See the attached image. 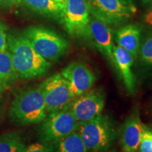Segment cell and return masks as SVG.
Segmentation results:
<instances>
[{"instance_id": "24", "label": "cell", "mask_w": 152, "mask_h": 152, "mask_svg": "<svg viewBox=\"0 0 152 152\" xmlns=\"http://www.w3.org/2000/svg\"><path fill=\"white\" fill-rule=\"evenodd\" d=\"M22 0H0V7H12L18 5Z\"/></svg>"}, {"instance_id": "14", "label": "cell", "mask_w": 152, "mask_h": 152, "mask_svg": "<svg viewBox=\"0 0 152 152\" xmlns=\"http://www.w3.org/2000/svg\"><path fill=\"white\" fill-rule=\"evenodd\" d=\"M142 30L137 25L129 24L118 30L115 39L118 45L127 50L135 58L139 54Z\"/></svg>"}, {"instance_id": "16", "label": "cell", "mask_w": 152, "mask_h": 152, "mask_svg": "<svg viewBox=\"0 0 152 152\" xmlns=\"http://www.w3.org/2000/svg\"><path fill=\"white\" fill-rule=\"evenodd\" d=\"M52 146L51 152H89L78 132L74 131Z\"/></svg>"}, {"instance_id": "10", "label": "cell", "mask_w": 152, "mask_h": 152, "mask_svg": "<svg viewBox=\"0 0 152 152\" xmlns=\"http://www.w3.org/2000/svg\"><path fill=\"white\" fill-rule=\"evenodd\" d=\"M61 74L68 81L75 97L90 90L96 81L94 73L86 64L80 61H73L68 64Z\"/></svg>"}, {"instance_id": "29", "label": "cell", "mask_w": 152, "mask_h": 152, "mask_svg": "<svg viewBox=\"0 0 152 152\" xmlns=\"http://www.w3.org/2000/svg\"><path fill=\"white\" fill-rule=\"evenodd\" d=\"M110 152H117V151H115V150H113V151H111Z\"/></svg>"}, {"instance_id": "6", "label": "cell", "mask_w": 152, "mask_h": 152, "mask_svg": "<svg viewBox=\"0 0 152 152\" xmlns=\"http://www.w3.org/2000/svg\"><path fill=\"white\" fill-rule=\"evenodd\" d=\"M79 122L69 109L47 114L39 129L42 143L54 144L78 128Z\"/></svg>"}, {"instance_id": "20", "label": "cell", "mask_w": 152, "mask_h": 152, "mask_svg": "<svg viewBox=\"0 0 152 152\" xmlns=\"http://www.w3.org/2000/svg\"><path fill=\"white\" fill-rule=\"evenodd\" d=\"M138 150L140 152H152V130L144 127Z\"/></svg>"}, {"instance_id": "26", "label": "cell", "mask_w": 152, "mask_h": 152, "mask_svg": "<svg viewBox=\"0 0 152 152\" xmlns=\"http://www.w3.org/2000/svg\"><path fill=\"white\" fill-rule=\"evenodd\" d=\"M142 1L144 5H149L150 3L152 2V0H142Z\"/></svg>"}, {"instance_id": "27", "label": "cell", "mask_w": 152, "mask_h": 152, "mask_svg": "<svg viewBox=\"0 0 152 152\" xmlns=\"http://www.w3.org/2000/svg\"><path fill=\"white\" fill-rule=\"evenodd\" d=\"M4 89H5V87H4L2 85L0 84V94H1V93H2V92H4Z\"/></svg>"}, {"instance_id": "13", "label": "cell", "mask_w": 152, "mask_h": 152, "mask_svg": "<svg viewBox=\"0 0 152 152\" xmlns=\"http://www.w3.org/2000/svg\"><path fill=\"white\" fill-rule=\"evenodd\" d=\"M114 66L118 71L121 78L130 94L135 92V80L132 71L134 57L123 47L115 46L113 47Z\"/></svg>"}, {"instance_id": "25", "label": "cell", "mask_w": 152, "mask_h": 152, "mask_svg": "<svg viewBox=\"0 0 152 152\" xmlns=\"http://www.w3.org/2000/svg\"><path fill=\"white\" fill-rule=\"evenodd\" d=\"M122 2L125 5L128 6L129 7H131V8L136 9L135 7H134V2H133V0H121Z\"/></svg>"}, {"instance_id": "15", "label": "cell", "mask_w": 152, "mask_h": 152, "mask_svg": "<svg viewBox=\"0 0 152 152\" xmlns=\"http://www.w3.org/2000/svg\"><path fill=\"white\" fill-rule=\"evenodd\" d=\"M28 8L34 12L51 17L62 22L63 3L57 2L53 0H23Z\"/></svg>"}, {"instance_id": "28", "label": "cell", "mask_w": 152, "mask_h": 152, "mask_svg": "<svg viewBox=\"0 0 152 152\" xmlns=\"http://www.w3.org/2000/svg\"><path fill=\"white\" fill-rule=\"evenodd\" d=\"M53 1H57V2H60V3H64V0H53Z\"/></svg>"}, {"instance_id": "7", "label": "cell", "mask_w": 152, "mask_h": 152, "mask_svg": "<svg viewBox=\"0 0 152 152\" xmlns=\"http://www.w3.org/2000/svg\"><path fill=\"white\" fill-rule=\"evenodd\" d=\"M47 114L69 109L75 97L72 94L69 83L61 73H56L39 85Z\"/></svg>"}, {"instance_id": "23", "label": "cell", "mask_w": 152, "mask_h": 152, "mask_svg": "<svg viewBox=\"0 0 152 152\" xmlns=\"http://www.w3.org/2000/svg\"><path fill=\"white\" fill-rule=\"evenodd\" d=\"M144 21L147 26L152 28V2L149 4V8L144 15Z\"/></svg>"}, {"instance_id": "1", "label": "cell", "mask_w": 152, "mask_h": 152, "mask_svg": "<svg viewBox=\"0 0 152 152\" xmlns=\"http://www.w3.org/2000/svg\"><path fill=\"white\" fill-rule=\"evenodd\" d=\"M7 41V49L19 78H35L48 72L50 63L36 52L22 34H9Z\"/></svg>"}, {"instance_id": "12", "label": "cell", "mask_w": 152, "mask_h": 152, "mask_svg": "<svg viewBox=\"0 0 152 152\" xmlns=\"http://www.w3.org/2000/svg\"><path fill=\"white\" fill-rule=\"evenodd\" d=\"M144 127L137 113L132 114L126 119L121 132L123 152H137Z\"/></svg>"}, {"instance_id": "19", "label": "cell", "mask_w": 152, "mask_h": 152, "mask_svg": "<svg viewBox=\"0 0 152 152\" xmlns=\"http://www.w3.org/2000/svg\"><path fill=\"white\" fill-rule=\"evenodd\" d=\"M139 53L142 62L152 66V34L147 36L140 45Z\"/></svg>"}, {"instance_id": "18", "label": "cell", "mask_w": 152, "mask_h": 152, "mask_svg": "<svg viewBox=\"0 0 152 152\" xmlns=\"http://www.w3.org/2000/svg\"><path fill=\"white\" fill-rule=\"evenodd\" d=\"M26 146L17 132H9L0 136V152H23Z\"/></svg>"}, {"instance_id": "9", "label": "cell", "mask_w": 152, "mask_h": 152, "mask_svg": "<svg viewBox=\"0 0 152 152\" xmlns=\"http://www.w3.org/2000/svg\"><path fill=\"white\" fill-rule=\"evenodd\" d=\"M105 95L102 89L90 90L74 99L69 109L79 123L85 122L102 113Z\"/></svg>"}, {"instance_id": "21", "label": "cell", "mask_w": 152, "mask_h": 152, "mask_svg": "<svg viewBox=\"0 0 152 152\" xmlns=\"http://www.w3.org/2000/svg\"><path fill=\"white\" fill-rule=\"evenodd\" d=\"M52 146L45 143H35L26 147L23 152H51Z\"/></svg>"}, {"instance_id": "22", "label": "cell", "mask_w": 152, "mask_h": 152, "mask_svg": "<svg viewBox=\"0 0 152 152\" xmlns=\"http://www.w3.org/2000/svg\"><path fill=\"white\" fill-rule=\"evenodd\" d=\"M7 35L4 26L0 23V51L7 49Z\"/></svg>"}, {"instance_id": "17", "label": "cell", "mask_w": 152, "mask_h": 152, "mask_svg": "<svg viewBox=\"0 0 152 152\" xmlns=\"http://www.w3.org/2000/svg\"><path fill=\"white\" fill-rule=\"evenodd\" d=\"M19 78L8 49L0 51V84L4 87L12 84Z\"/></svg>"}, {"instance_id": "11", "label": "cell", "mask_w": 152, "mask_h": 152, "mask_svg": "<svg viewBox=\"0 0 152 152\" xmlns=\"http://www.w3.org/2000/svg\"><path fill=\"white\" fill-rule=\"evenodd\" d=\"M90 29L91 39L95 45L114 66L113 33L110 26L90 14Z\"/></svg>"}, {"instance_id": "5", "label": "cell", "mask_w": 152, "mask_h": 152, "mask_svg": "<svg viewBox=\"0 0 152 152\" xmlns=\"http://www.w3.org/2000/svg\"><path fill=\"white\" fill-rule=\"evenodd\" d=\"M62 22L71 37L91 39L90 11L87 0H64Z\"/></svg>"}, {"instance_id": "4", "label": "cell", "mask_w": 152, "mask_h": 152, "mask_svg": "<svg viewBox=\"0 0 152 152\" xmlns=\"http://www.w3.org/2000/svg\"><path fill=\"white\" fill-rule=\"evenodd\" d=\"M22 35L38 54L48 61H56L67 52L69 43L54 30L43 26H30Z\"/></svg>"}, {"instance_id": "8", "label": "cell", "mask_w": 152, "mask_h": 152, "mask_svg": "<svg viewBox=\"0 0 152 152\" xmlns=\"http://www.w3.org/2000/svg\"><path fill=\"white\" fill-rule=\"evenodd\" d=\"M90 14L109 26H118L129 20L136 9L121 0H87Z\"/></svg>"}, {"instance_id": "3", "label": "cell", "mask_w": 152, "mask_h": 152, "mask_svg": "<svg viewBox=\"0 0 152 152\" xmlns=\"http://www.w3.org/2000/svg\"><path fill=\"white\" fill-rule=\"evenodd\" d=\"M77 130L88 151L92 152L106 151L118 136L113 121L102 113L85 122L79 123Z\"/></svg>"}, {"instance_id": "2", "label": "cell", "mask_w": 152, "mask_h": 152, "mask_svg": "<svg viewBox=\"0 0 152 152\" xmlns=\"http://www.w3.org/2000/svg\"><path fill=\"white\" fill-rule=\"evenodd\" d=\"M47 115L45 100L39 87L19 92L11 102L9 110L11 121L20 125L42 123Z\"/></svg>"}]
</instances>
